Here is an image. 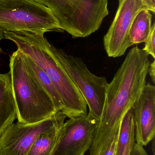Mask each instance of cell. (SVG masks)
I'll use <instances>...</instances> for the list:
<instances>
[{"label": "cell", "mask_w": 155, "mask_h": 155, "mask_svg": "<svg viewBox=\"0 0 155 155\" xmlns=\"http://www.w3.org/2000/svg\"><path fill=\"white\" fill-rule=\"evenodd\" d=\"M4 38H5L4 31L0 29V41Z\"/></svg>", "instance_id": "22"}, {"label": "cell", "mask_w": 155, "mask_h": 155, "mask_svg": "<svg viewBox=\"0 0 155 155\" xmlns=\"http://www.w3.org/2000/svg\"><path fill=\"white\" fill-rule=\"evenodd\" d=\"M65 120H61L41 134L26 155H52Z\"/></svg>", "instance_id": "12"}, {"label": "cell", "mask_w": 155, "mask_h": 155, "mask_svg": "<svg viewBox=\"0 0 155 155\" xmlns=\"http://www.w3.org/2000/svg\"><path fill=\"white\" fill-rule=\"evenodd\" d=\"M153 146H152V152L153 155H155V137L152 140ZM130 155H149L146 150L144 148V147L142 145L137 143H135L131 151Z\"/></svg>", "instance_id": "17"}, {"label": "cell", "mask_w": 155, "mask_h": 155, "mask_svg": "<svg viewBox=\"0 0 155 155\" xmlns=\"http://www.w3.org/2000/svg\"><path fill=\"white\" fill-rule=\"evenodd\" d=\"M120 130V129H119ZM119 130L116 134L113 139L107 147V150L106 151L104 155H116L117 152V143H118V137H119Z\"/></svg>", "instance_id": "18"}, {"label": "cell", "mask_w": 155, "mask_h": 155, "mask_svg": "<svg viewBox=\"0 0 155 155\" xmlns=\"http://www.w3.org/2000/svg\"><path fill=\"white\" fill-rule=\"evenodd\" d=\"M147 9L141 0H119L114 19L104 37L105 50L108 57L123 56L131 45L129 31L136 15Z\"/></svg>", "instance_id": "8"}, {"label": "cell", "mask_w": 155, "mask_h": 155, "mask_svg": "<svg viewBox=\"0 0 155 155\" xmlns=\"http://www.w3.org/2000/svg\"><path fill=\"white\" fill-rule=\"evenodd\" d=\"M152 15L147 9L142 10L135 17L129 31L131 46L145 42L152 28Z\"/></svg>", "instance_id": "14"}, {"label": "cell", "mask_w": 155, "mask_h": 155, "mask_svg": "<svg viewBox=\"0 0 155 155\" xmlns=\"http://www.w3.org/2000/svg\"><path fill=\"white\" fill-rule=\"evenodd\" d=\"M4 36L13 42L17 50L31 58L49 76L62 99L63 108L61 111L66 117L88 114L84 98L55 59L50 49L51 43L44 34L26 31H4Z\"/></svg>", "instance_id": "2"}, {"label": "cell", "mask_w": 155, "mask_h": 155, "mask_svg": "<svg viewBox=\"0 0 155 155\" xmlns=\"http://www.w3.org/2000/svg\"><path fill=\"white\" fill-rule=\"evenodd\" d=\"M142 2L145 5L147 9L150 11L155 13V0H141Z\"/></svg>", "instance_id": "20"}, {"label": "cell", "mask_w": 155, "mask_h": 155, "mask_svg": "<svg viewBox=\"0 0 155 155\" xmlns=\"http://www.w3.org/2000/svg\"><path fill=\"white\" fill-rule=\"evenodd\" d=\"M136 143L146 146L155 137V87L146 84L133 107Z\"/></svg>", "instance_id": "10"}, {"label": "cell", "mask_w": 155, "mask_h": 155, "mask_svg": "<svg viewBox=\"0 0 155 155\" xmlns=\"http://www.w3.org/2000/svg\"><path fill=\"white\" fill-rule=\"evenodd\" d=\"M135 127L133 129L131 132V136H130V139L129 142L126 144V146L125 147L124 150L123 152L122 155H130L131 151L133 149V147L135 143Z\"/></svg>", "instance_id": "19"}, {"label": "cell", "mask_w": 155, "mask_h": 155, "mask_svg": "<svg viewBox=\"0 0 155 155\" xmlns=\"http://www.w3.org/2000/svg\"><path fill=\"white\" fill-rule=\"evenodd\" d=\"M9 67L17 122L35 124L58 112L50 95L27 70L19 50L10 56Z\"/></svg>", "instance_id": "3"}, {"label": "cell", "mask_w": 155, "mask_h": 155, "mask_svg": "<svg viewBox=\"0 0 155 155\" xmlns=\"http://www.w3.org/2000/svg\"><path fill=\"white\" fill-rule=\"evenodd\" d=\"M98 123L88 114L69 118L61 128L52 155H84L92 146Z\"/></svg>", "instance_id": "9"}, {"label": "cell", "mask_w": 155, "mask_h": 155, "mask_svg": "<svg viewBox=\"0 0 155 155\" xmlns=\"http://www.w3.org/2000/svg\"><path fill=\"white\" fill-rule=\"evenodd\" d=\"M22 54L25 64L30 73L50 95L57 111H61L63 108L62 99L50 78L31 58L23 54Z\"/></svg>", "instance_id": "13"}, {"label": "cell", "mask_w": 155, "mask_h": 155, "mask_svg": "<svg viewBox=\"0 0 155 155\" xmlns=\"http://www.w3.org/2000/svg\"><path fill=\"white\" fill-rule=\"evenodd\" d=\"M55 59L80 91L89 107L88 115L99 122L108 83L104 77L93 74L82 58L50 45Z\"/></svg>", "instance_id": "6"}, {"label": "cell", "mask_w": 155, "mask_h": 155, "mask_svg": "<svg viewBox=\"0 0 155 155\" xmlns=\"http://www.w3.org/2000/svg\"><path fill=\"white\" fill-rule=\"evenodd\" d=\"M48 7L63 31L84 38L98 30L109 15L108 0H35Z\"/></svg>", "instance_id": "4"}, {"label": "cell", "mask_w": 155, "mask_h": 155, "mask_svg": "<svg viewBox=\"0 0 155 155\" xmlns=\"http://www.w3.org/2000/svg\"><path fill=\"white\" fill-rule=\"evenodd\" d=\"M134 127L133 114L132 107L126 113L121 123L116 155H122L123 154L125 147L129 142L131 132Z\"/></svg>", "instance_id": "15"}, {"label": "cell", "mask_w": 155, "mask_h": 155, "mask_svg": "<svg viewBox=\"0 0 155 155\" xmlns=\"http://www.w3.org/2000/svg\"><path fill=\"white\" fill-rule=\"evenodd\" d=\"M148 74H149L152 82L154 84L155 83V61L154 60L153 61L150 63L148 68Z\"/></svg>", "instance_id": "21"}, {"label": "cell", "mask_w": 155, "mask_h": 155, "mask_svg": "<svg viewBox=\"0 0 155 155\" xmlns=\"http://www.w3.org/2000/svg\"><path fill=\"white\" fill-rule=\"evenodd\" d=\"M155 23L152 25L150 35L145 42V46L143 50L151 55L155 59Z\"/></svg>", "instance_id": "16"}, {"label": "cell", "mask_w": 155, "mask_h": 155, "mask_svg": "<svg viewBox=\"0 0 155 155\" xmlns=\"http://www.w3.org/2000/svg\"><path fill=\"white\" fill-rule=\"evenodd\" d=\"M17 117L9 73H0V136Z\"/></svg>", "instance_id": "11"}, {"label": "cell", "mask_w": 155, "mask_h": 155, "mask_svg": "<svg viewBox=\"0 0 155 155\" xmlns=\"http://www.w3.org/2000/svg\"><path fill=\"white\" fill-rule=\"evenodd\" d=\"M0 155H3L2 154V153L0 152Z\"/></svg>", "instance_id": "23"}, {"label": "cell", "mask_w": 155, "mask_h": 155, "mask_svg": "<svg viewBox=\"0 0 155 155\" xmlns=\"http://www.w3.org/2000/svg\"><path fill=\"white\" fill-rule=\"evenodd\" d=\"M0 29L42 34L63 31L51 10L35 0H0Z\"/></svg>", "instance_id": "5"}, {"label": "cell", "mask_w": 155, "mask_h": 155, "mask_svg": "<svg viewBox=\"0 0 155 155\" xmlns=\"http://www.w3.org/2000/svg\"><path fill=\"white\" fill-rule=\"evenodd\" d=\"M150 61L143 49L133 47L108 84L103 111L89 155H104L120 129L125 115L146 84Z\"/></svg>", "instance_id": "1"}, {"label": "cell", "mask_w": 155, "mask_h": 155, "mask_svg": "<svg viewBox=\"0 0 155 155\" xmlns=\"http://www.w3.org/2000/svg\"><path fill=\"white\" fill-rule=\"evenodd\" d=\"M66 117L60 111L51 117L33 124L17 122L0 136V152L3 155H26L38 137Z\"/></svg>", "instance_id": "7"}]
</instances>
